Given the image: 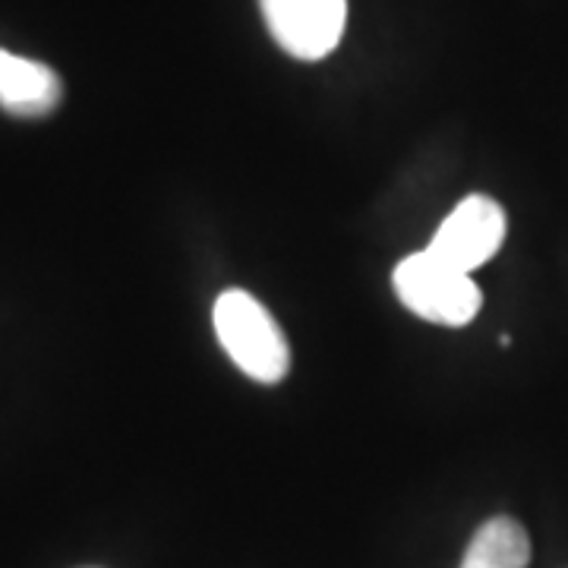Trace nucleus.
Listing matches in <instances>:
<instances>
[{
    "label": "nucleus",
    "instance_id": "nucleus-4",
    "mask_svg": "<svg viewBox=\"0 0 568 568\" xmlns=\"http://www.w3.org/2000/svg\"><path fill=\"white\" fill-rule=\"evenodd\" d=\"M278 48L297 61H323L342 41L347 0H260Z\"/></svg>",
    "mask_w": 568,
    "mask_h": 568
},
{
    "label": "nucleus",
    "instance_id": "nucleus-2",
    "mask_svg": "<svg viewBox=\"0 0 568 568\" xmlns=\"http://www.w3.org/2000/svg\"><path fill=\"white\" fill-rule=\"evenodd\" d=\"M398 301L426 323L467 325L480 313V287L467 272H458L429 250L410 253L392 272Z\"/></svg>",
    "mask_w": 568,
    "mask_h": 568
},
{
    "label": "nucleus",
    "instance_id": "nucleus-6",
    "mask_svg": "<svg viewBox=\"0 0 568 568\" xmlns=\"http://www.w3.org/2000/svg\"><path fill=\"white\" fill-rule=\"evenodd\" d=\"M530 537L521 521L496 515L470 537L462 568H528Z\"/></svg>",
    "mask_w": 568,
    "mask_h": 568
},
{
    "label": "nucleus",
    "instance_id": "nucleus-5",
    "mask_svg": "<svg viewBox=\"0 0 568 568\" xmlns=\"http://www.w3.org/2000/svg\"><path fill=\"white\" fill-rule=\"evenodd\" d=\"M61 99L63 82L48 63L0 48V108L7 114L22 121H39L58 111Z\"/></svg>",
    "mask_w": 568,
    "mask_h": 568
},
{
    "label": "nucleus",
    "instance_id": "nucleus-1",
    "mask_svg": "<svg viewBox=\"0 0 568 568\" xmlns=\"http://www.w3.org/2000/svg\"><path fill=\"white\" fill-rule=\"evenodd\" d=\"M215 335L222 342L224 354L244 369L250 379L275 386L291 369V347L284 338L282 325L265 310L253 294L241 287L224 291L215 301Z\"/></svg>",
    "mask_w": 568,
    "mask_h": 568
},
{
    "label": "nucleus",
    "instance_id": "nucleus-3",
    "mask_svg": "<svg viewBox=\"0 0 568 568\" xmlns=\"http://www.w3.org/2000/svg\"><path fill=\"white\" fill-rule=\"evenodd\" d=\"M506 231V209L493 196L474 193L452 209V215L439 224V231L433 234L426 250L452 268L470 275L474 268H480L499 253Z\"/></svg>",
    "mask_w": 568,
    "mask_h": 568
}]
</instances>
